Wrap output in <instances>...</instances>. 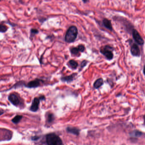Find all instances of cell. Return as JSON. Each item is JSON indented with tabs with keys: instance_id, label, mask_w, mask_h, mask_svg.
Segmentation results:
<instances>
[{
	"instance_id": "obj_20",
	"label": "cell",
	"mask_w": 145,
	"mask_h": 145,
	"mask_svg": "<svg viewBox=\"0 0 145 145\" xmlns=\"http://www.w3.org/2000/svg\"><path fill=\"white\" fill-rule=\"evenodd\" d=\"M8 29V27L2 23H0V32L1 33H5Z\"/></svg>"
},
{
	"instance_id": "obj_17",
	"label": "cell",
	"mask_w": 145,
	"mask_h": 145,
	"mask_svg": "<svg viewBox=\"0 0 145 145\" xmlns=\"http://www.w3.org/2000/svg\"><path fill=\"white\" fill-rule=\"evenodd\" d=\"M47 122L48 124L52 123L55 120V116L52 113H48L46 116Z\"/></svg>"
},
{
	"instance_id": "obj_19",
	"label": "cell",
	"mask_w": 145,
	"mask_h": 145,
	"mask_svg": "<svg viewBox=\"0 0 145 145\" xmlns=\"http://www.w3.org/2000/svg\"><path fill=\"white\" fill-rule=\"evenodd\" d=\"M23 118V116L20 115H17L15 116L13 119H12V122L15 124H17Z\"/></svg>"
},
{
	"instance_id": "obj_12",
	"label": "cell",
	"mask_w": 145,
	"mask_h": 145,
	"mask_svg": "<svg viewBox=\"0 0 145 145\" xmlns=\"http://www.w3.org/2000/svg\"><path fill=\"white\" fill-rule=\"evenodd\" d=\"M102 24L104 27L108 30H110L111 31H112L113 30V28H112L111 21L108 19H104L102 21Z\"/></svg>"
},
{
	"instance_id": "obj_14",
	"label": "cell",
	"mask_w": 145,
	"mask_h": 145,
	"mask_svg": "<svg viewBox=\"0 0 145 145\" xmlns=\"http://www.w3.org/2000/svg\"><path fill=\"white\" fill-rule=\"evenodd\" d=\"M104 79L103 78H98L95 81L94 83V87L95 88V89H97L101 87L102 85H104Z\"/></svg>"
},
{
	"instance_id": "obj_22",
	"label": "cell",
	"mask_w": 145,
	"mask_h": 145,
	"mask_svg": "<svg viewBox=\"0 0 145 145\" xmlns=\"http://www.w3.org/2000/svg\"><path fill=\"white\" fill-rule=\"evenodd\" d=\"M38 20L40 23L43 24L44 22L47 21V18H45V17H40V18H38Z\"/></svg>"
},
{
	"instance_id": "obj_24",
	"label": "cell",
	"mask_w": 145,
	"mask_h": 145,
	"mask_svg": "<svg viewBox=\"0 0 145 145\" xmlns=\"http://www.w3.org/2000/svg\"><path fill=\"white\" fill-rule=\"evenodd\" d=\"M143 73H144V75L145 76V65L144 67V69H143Z\"/></svg>"
},
{
	"instance_id": "obj_5",
	"label": "cell",
	"mask_w": 145,
	"mask_h": 145,
	"mask_svg": "<svg viewBox=\"0 0 145 145\" xmlns=\"http://www.w3.org/2000/svg\"><path fill=\"white\" fill-rule=\"evenodd\" d=\"M12 132L5 128L0 129V139L2 140H8L12 137Z\"/></svg>"
},
{
	"instance_id": "obj_18",
	"label": "cell",
	"mask_w": 145,
	"mask_h": 145,
	"mask_svg": "<svg viewBox=\"0 0 145 145\" xmlns=\"http://www.w3.org/2000/svg\"><path fill=\"white\" fill-rule=\"evenodd\" d=\"M39 32V30L35 28H32L30 29V39H32L35 35L38 34Z\"/></svg>"
},
{
	"instance_id": "obj_11",
	"label": "cell",
	"mask_w": 145,
	"mask_h": 145,
	"mask_svg": "<svg viewBox=\"0 0 145 145\" xmlns=\"http://www.w3.org/2000/svg\"><path fill=\"white\" fill-rule=\"evenodd\" d=\"M77 73H74L68 76L62 77L61 78V80L64 82H67V83H70L74 80L75 77L77 76Z\"/></svg>"
},
{
	"instance_id": "obj_16",
	"label": "cell",
	"mask_w": 145,
	"mask_h": 145,
	"mask_svg": "<svg viewBox=\"0 0 145 145\" xmlns=\"http://www.w3.org/2000/svg\"><path fill=\"white\" fill-rule=\"evenodd\" d=\"M68 65L73 70H75L78 67V64L76 61L72 60L68 61Z\"/></svg>"
},
{
	"instance_id": "obj_9",
	"label": "cell",
	"mask_w": 145,
	"mask_h": 145,
	"mask_svg": "<svg viewBox=\"0 0 145 145\" xmlns=\"http://www.w3.org/2000/svg\"><path fill=\"white\" fill-rule=\"evenodd\" d=\"M43 81L40 79H36L29 82L27 85H25V87L29 88H36L40 86L41 83H43Z\"/></svg>"
},
{
	"instance_id": "obj_7",
	"label": "cell",
	"mask_w": 145,
	"mask_h": 145,
	"mask_svg": "<svg viewBox=\"0 0 145 145\" xmlns=\"http://www.w3.org/2000/svg\"><path fill=\"white\" fill-rule=\"evenodd\" d=\"M85 47L83 45H79L76 47H73L70 49V52L71 54L73 56H77L79 55L80 52L84 51Z\"/></svg>"
},
{
	"instance_id": "obj_6",
	"label": "cell",
	"mask_w": 145,
	"mask_h": 145,
	"mask_svg": "<svg viewBox=\"0 0 145 145\" xmlns=\"http://www.w3.org/2000/svg\"><path fill=\"white\" fill-rule=\"evenodd\" d=\"M8 99L13 105L16 107H18L20 105L21 103L20 98L16 94H10L8 96Z\"/></svg>"
},
{
	"instance_id": "obj_3",
	"label": "cell",
	"mask_w": 145,
	"mask_h": 145,
	"mask_svg": "<svg viewBox=\"0 0 145 145\" xmlns=\"http://www.w3.org/2000/svg\"><path fill=\"white\" fill-rule=\"evenodd\" d=\"M113 47L110 45H106L101 48L100 52L106 58L107 60H111L113 58Z\"/></svg>"
},
{
	"instance_id": "obj_4",
	"label": "cell",
	"mask_w": 145,
	"mask_h": 145,
	"mask_svg": "<svg viewBox=\"0 0 145 145\" xmlns=\"http://www.w3.org/2000/svg\"><path fill=\"white\" fill-rule=\"evenodd\" d=\"M132 35L133 38L137 44L140 45H143L144 44V39L138 31L135 29H133L132 30Z\"/></svg>"
},
{
	"instance_id": "obj_8",
	"label": "cell",
	"mask_w": 145,
	"mask_h": 145,
	"mask_svg": "<svg viewBox=\"0 0 145 145\" xmlns=\"http://www.w3.org/2000/svg\"><path fill=\"white\" fill-rule=\"evenodd\" d=\"M130 51L132 55L134 57H139L141 55L140 49L138 45L135 43H133L131 45Z\"/></svg>"
},
{
	"instance_id": "obj_21",
	"label": "cell",
	"mask_w": 145,
	"mask_h": 145,
	"mask_svg": "<svg viewBox=\"0 0 145 145\" xmlns=\"http://www.w3.org/2000/svg\"><path fill=\"white\" fill-rule=\"evenodd\" d=\"M88 62L87 60H83L82 61V62H81V64H80V68H83L84 67H85L87 65Z\"/></svg>"
},
{
	"instance_id": "obj_13",
	"label": "cell",
	"mask_w": 145,
	"mask_h": 145,
	"mask_svg": "<svg viewBox=\"0 0 145 145\" xmlns=\"http://www.w3.org/2000/svg\"><path fill=\"white\" fill-rule=\"evenodd\" d=\"M67 132L70 134H73L74 135H78L80 134V130L78 128L74 127H68L67 128Z\"/></svg>"
},
{
	"instance_id": "obj_2",
	"label": "cell",
	"mask_w": 145,
	"mask_h": 145,
	"mask_svg": "<svg viewBox=\"0 0 145 145\" xmlns=\"http://www.w3.org/2000/svg\"><path fill=\"white\" fill-rule=\"evenodd\" d=\"M46 141L47 145H63L60 137L54 133L47 134L46 136Z\"/></svg>"
},
{
	"instance_id": "obj_10",
	"label": "cell",
	"mask_w": 145,
	"mask_h": 145,
	"mask_svg": "<svg viewBox=\"0 0 145 145\" xmlns=\"http://www.w3.org/2000/svg\"><path fill=\"white\" fill-rule=\"evenodd\" d=\"M40 98L38 97H35L34 98L32 105L31 106L30 108V110L32 112H37L39 109V106L40 104Z\"/></svg>"
},
{
	"instance_id": "obj_23",
	"label": "cell",
	"mask_w": 145,
	"mask_h": 145,
	"mask_svg": "<svg viewBox=\"0 0 145 145\" xmlns=\"http://www.w3.org/2000/svg\"><path fill=\"white\" fill-rule=\"evenodd\" d=\"M82 1L84 3H87L89 1V0H82Z\"/></svg>"
},
{
	"instance_id": "obj_25",
	"label": "cell",
	"mask_w": 145,
	"mask_h": 145,
	"mask_svg": "<svg viewBox=\"0 0 145 145\" xmlns=\"http://www.w3.org/2000/svg\"><path fill=\"white\" fill-rule=\"evenodd\" d=\"M144 124H145V115H144Z\"/></svg>"
},
{
	"instance_id": "obj_1",
	"label": "cell",
	"mask_w": 145,
	"mask_h": 145,
	"mask_svg": "<svg viewBox=\"0 0 145 145\" xmlns=\"http://www.w3.org/2000/svg\"><path fill=\"white\" fill-rule=\"evenodd\" d=\"M78 33V29L75 26H71L67 30L65 36V41L68 43H73L77 38Z\"/></svg>"
},
{
	"instance_id": "obj_15",
	"label": "cell",
	"mask_w": 145,
	"mask_h": 145,
	"mask_svg": "<svg viewBox=\"0 0 145 145\" xmlns=\"http://www.w3.org/2000/svg\"><path fill=\"white\" fill-rule=\"evenodd\" d=\"M143 135L142 132L139 131L138 130H135L131 132L130 133V136L134 138H137L140 137Z\"/></svg>"
}]
</instances>
